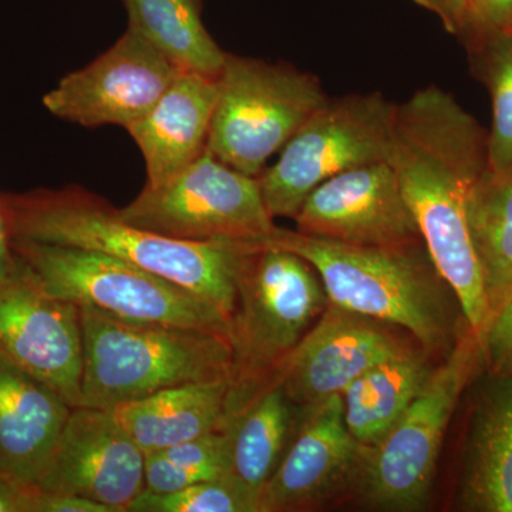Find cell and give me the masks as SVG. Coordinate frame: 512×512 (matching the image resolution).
<instances>
[{
    "instance_id": "6da1fadb",
    "label": "cell",
    "mask_w": 512,
    "mask_h": 512,
    "mask_svg": "<svg viewBox=\"0 0 512 512\" xmlns=\"http://www.w3.org/2000/svg\"><path fill=\"white\" fill-rule=\"evenodd\" d=\"M488 133L451 94L429 86L396 104L387 163L431 261L471 329L490 316L467 205L488 165Z\"/></svg>"
},
{
    "instance_id": "7a4b0ae2",
    "label": "cell",
    "mask_w": 512,
    "mask_h": 512,
    "mask_svg": "<svg viewBox=\"0 0 512 512\" xmlns=\"http://www.w3.org/2000/svg\"><path fill=\"white\" fill-rule=\"evenodd\" d=\"M12 238L101 252L183 286L231 323L251 242L187 241L136 227L80 187L0 195Z\"/></svg>"
},
{
    "instance_id": "3957f363",
    "label": "cell",
    "mask_w": 512,
    "mask_h": 512,
    "mask_svg": "<svg viewBox=\"0 0 512 512\" xmlns=\"http://www.w3.org/2000/svg\"><path fill=\"white\" fill-rule=\"evenodd\" d=\"M255 244L286 249L305 259L319 275L332 305L400 326L426 349L453 343V315L444 291L448 285L423 241L367 247L278 228Z\"/></svg>"
},
{
    "instance_id": "277c9868",
    "label": "cell",
    "mask_w": 512,
    "mask_h": 512,
    "mask_svg": "<svg viewBox=\"0 0 512 512\" xmlns=\"http://www.w3.org/2000/svg\"><path fill=\"white\" fill-rule=\"evenodd\" d=\"M83 373L77 407L110 409L183 384L229 379L231 342L204 330L148 325L80 308Z\"/></svg>"
},
{
    "instance_id": "5b68a950",
    "label": "cell",
    "mask_w": 512,
    "mask_h": 512,
    "mask_svg": "<svg viewBox=\"0 0 512 512\" xmlns=\"http://www.w3.org/2000/svg\"><path fill=\"white\" fill-rule=\"evenodd\" d=\"M315 269L286 249L252 242L237 275L228 417L255 396L325 311Z\"/></svg>"
},
{
    "instance_id": "8992f818",
    "label": "cell",
    "mask_w": 512,
    "mask_h": 512,
    "mask_svg": "<svg viewBox=\"0 0 512 512\" xmlns=\"http://www.w3.org/2000/svg\"><path fill=\"white\" fill-rule=\"evenodd\" d=\"M23 271L43 291L79 308L134 323L197 329L231 338V323L183 286L90 249L12 238ZM231 342V340H229Z\"/></svg>"
},
{
    "instance_id": "52a82bcc",
    "label": "cell",
    "mask_w": 512,
    "mask_h": 512,
    "mask_svg": "<svg viewBox=\"0 0 512 512\" xmlns=\"http://www.w3.org/2000/svg\"><path fill=\"white\" fill-rule=\"evenodd\" d=\"M217 84L207 151L256 178L329 100L311 73L229 53Z\"/></svg>"
},
{
    "instance_id": "ba28073f",
    "label": "cell",
    "mask_w": 512,
    "mask_h": 512,
    "mask_svg": "<svg viewBox=\"0 0 512 512\" xmlns=\"http://www.w3.org/2000/svg\"><path fill=\"white\" fill-rule=\"evenodd\" d=\"M481 362L480 342L467 329L393 429L365 448L359 477L373 507L416 511L426 504L448 424Z\"/></svg>"
},
{
    "instance_id": "9c48e42d",
    "label": "cell",
    "mask_w": 512,
    "mask_h": 512,
    "mask_svg": "<svg viewBox=\"0 0 512 512\" xmlns=\"http://www.w3.org/2000/svg\"><path fill=\"white\" fill-rule=\"evenodd\" d=\"M396 104L382 93L329 99L259 175L266 210L295 218L309 194L336 175L387 161Z\"/></svg>"
},
{
    "instance_id": "30bf717a",
    "label": "cell",
    "mask_w": 512,
    "mask_h": 512,
    "mask_svg": "<svg viewBox=\"0 0 512 512\" xmlns=\"http://www.w3.org/2000/svg\"><path fill=\"white\" fill-rule=\"evenodd\" d=\"M124 221L187 241L259 242L279 227L251 177L205 151L185 170L143 191L124 208Z\"/></svg>"
},
{
    "instance_id": "8fae6325",
    "label": "cell",
    "mask_w": 512,
    "mask_h": 512,
    "mask_svg": "<svg viewBox=\"0 0 512 512\" xmlns=\"http://www.w3.org/2000/svg\"><path fill=\"white\" fill-rule=\"evenodd\" d=\"M181 73L127 29L104 55L60 80L43 104L53 116L79 126L128 128L153 109Z\"/></svg>"
},
{
    "instance_id": "7c38bea8",
    "label": "cell",
    "mask_w": 512,
    "mask_h": 512,
    "mask_svg": "<svg viewBox=\"0 0 512 512\" xmlns=\"http://www.w3.org/2000/svg\"><path fill=\"white\" fill-rule=\"evenodd\" d=\"M0 357L77 407L82 386L79 306L49 295L19 265L0 281Z\"/></svg>"
},
{
    "instance_id": "4fadbf2b",
    "label": "cell",
    "mask_w": 512,
    "mask_h": 512,
    "mask_svg": "<svg viewBox=\"0 0 512 512\" xmlns=\"http://www.w3.org/2000/svg\"><path fill=\"white\" fill-rule=\"evenodd\" d=\"M296 231L309 237L367 247L423 241L392 165H362L330 178L303 201Z\"/></svg>"
},
{
    "instance_id": "5bb4252c",
    "label": "cell",
    "mask_w": 512,
    "mask_h": 512,
    "mask_svg": "<svg viewBox=\"0 0 512 512\" xmlns=\"http://www.w3.org/2000/svg\"><path fill=\"white\" fill-rule=\"evenodd\" d=\"M406 349L386 323L328 303L269 380L299 409H309L342 396L357 377Z\"/></svg>"
},
{
    "instance_id": "9a60e30c",
    "label": "cell",
    "mask_w": 512,
    "mask_h": 512,
    "mask_svg": "<svg viewBox=\"0 0 512 512\" xmlns=\"http://www.w3.org/2000/svg\"><path fill=\"white\" fill-rule=\"evenodd\" d=\"M144 458L109 410L73 407L37 490L79 495L127 512L146 488Z\"/></svg>"
},
{
    "instance_id": "2e32d148",
    "label": "cell",
    "mask_w": 512,
    "mask_h": 512,
    "mask_svg": "<svg viewBox=\"0 0 512 512\" xmlns=\"http://www.w3.org/2000/svg\"><path fill=\"white\" fill-rule=\"evenodd\" d=\"M303 412L298 433L259 494V512L311 507L359 473L365 447L346 426L342 396L329 397Z\"/></svg>"
},
{
    "instance_id": "e0dca14e",
    "label": "cell",
    "mask_w": 512,
    "mask_h": 512,
    "mask_svg": "<svg viewBox=\"0 0 512 512\" xmlns=\"http://www.w3.org/2000/svg\"><path fill=\"white\" fill-rule=\"evenodd\" d=\"M72 410L52 387L0 357V473L37 488Z\"/></svg>"
},
{
    "instance_id": "ac0fdd59",
    "label": "cell",
    "mask_w": 512,
    "mask_h": 512,
    "mask_svg": "<svg viewBox=\"0 0 512 512\" xmlns=\"http://www.w3.org/2000/svg\"><path fill=\"white\" fill-rule=\"evenodd\" d=\"M217 80L181 73L143 119L127 128L146 161L148 187L171 180L207 151Z\"/></svg>"
},
{
    "instance_id": "d6986e66",
    "label": "cell",
    "mask_w": 512,
    "mask_h": 512,
    "mask_svg": "<svg viewBox=\"0 0 512 512\" xmlns=\"http://www.w3.org/2000/svg\"><path fill=\"white\" fill-rule=\"evenodd\" d=\"M229 393V379L190 383L106 410L147 456L212 431L227 430Z\"/></svg>"
},
{
    "instance_id": "ffe728a7",
    "label": "cell",
    "mask_w": 512,
    "mask_h": 512,
    "mask_svg": "<svg viewBox=\"0 0 512 512\" xmlns=\"http://www.w3.org/2000/svg\"><path fill=\"white\" fill-rule=\"evenodd\" d=\"M461 501L470 511L512 512V379L493 376L468 434Z\"/></svg>"
},
{
    "instance_id": "44dd1931",
    "label": "cell",
    "mask_w": 512,
    "mask_h": 512,
    "mask_svg": "<svg viewBox=\"0 0 512 512\" xmlns=\"http://www.w3.org/2000/svg\"><path fill=\"white\" fill-rule=\"evenodd\" d=\"M433 373L412 349L373 366L342 393L350 434L365 448L376 446L406 413Z\"/></svg>"
},
{
    "instance_id": "7402d4cb",
    "label": "cell",
    "mask_w": 512,
    "mask_h": 512,
    "mask_svg": "<svg viewBox=\"0 0 512 512\" xmlns=\"http://www.w3.org/2000/svg\"><path fill=\"white\" fill-rule=\"evenodd\" d=\"M296 409L281 384L269 380L228 423L229 476L258 498L288 448Z\"/></svg>"
},
{
    "instance_id": "603a6c76",
    "label": "cell",
    "mask_w": 512,
    "mask_h": 512,
    "mask_svg": "<svg viewBox=\"0 0 512 512\" xmlns=\"http://www.w3.org/2000/svg\"><path fill=\"white\" fill-rule=\"evenodd\" d=\"M128 29L183 73L218 79L227 53L202 22L201 0H123Z\"/></svg>"
},
{
    "instance_id": "cb8c5ba5",
    "label": "cell",
    "mask_w": 512,
    "mask_h": 512,
    "mask_svg": "<svg viewBox=\"0 0 512 512\" xmlns=\"http://www.w3.org/2000/svg\"><path fill=\"white\" fill-rule=\"evenodd\" d=\"M467 214L491 318L512 291V170L487 165L471 188Z\"/></svg>"
},
{
    "instance_id": "d4e9b609",
    "label": "cell",
    "mask_w": 512,
    "mask_h": 512,
    "mask_svg": "<svg viewBox=\"0 0 512 512\" xmlns=\"http://www.w3.org/2000/svg\"><path fill=\"white\" fill-rule=\"evenodd\" d=\"M493 103L487 138L488 168L512 170V32H487L464 40Z\"/></svg>"
},
{
    "instance_id": "484cf974",
    "label": "cell",
    "mask_w": 512,
    "mask_h": 512,
    "mask_svg": "<svg viewBox=\"0 0 512 512\" xmlns=\"http://www.w3.org/2000/svg\"><path fill=\"white\" fill-rule=\"evenodd\" d=\"M127 512H259V498L235 478L227 476L170 494L144 490Z\"/></svg>"
},
{
    "instance_id": "4316f807",
    "label": "cell",
    "mask_w": 512,
    "mask_h": 512,
    "mask_svg": "<svg viewBox=\"0 0 512 512\" xmlns=\"http://www.w3.org/2000/svg\"><path fill=\"white\" fill-rule=\"evenodd\" d=\"M478 342L491 375L512 379V291L488 319Z\"/></svg>"
},
{
    "instance_id": "83f0119b",
    "label": "cell",
    "mask_w": 512,
    "mask_h": 512,
    "mask_svg": "<svg viewBox=\"0 0 512 512\" xmlns=\"http://www.w3.org/2000/svg\"><path fill=\"white\" fill-rule=\"evenodd\" d=\"M227 477V476H225ZM222 478L207 468L175 463L163 453L147 454L144 458V490L154 494H170L202 481Z\"/></svg>"
},
{
    "instance_id": "f1b7e54d",
    "label": "cell",
    "mask_w": 512,
    "mask_h": 512,
    "mask_svg": "<svg viewBox=\"0 0 512 512\" xmlns=\"http://www.w3.org/2000/svg\"><path fill=\"white\" fill-rule=\"evenodd\" d=\"M497 30L512 32V0H471L466 29L460 39Z\"/></svg>"
},
{
    "instance_id": "f546056e",
    "label": "cell",
    "mask_w": 512,
    "mask_h": 512,
    "mask_svg": "<svg viewBox=\"0 0 512 512\" xmlns=\"http://www.w3.org/2000/svg\"><path fill=\"white\" fill-rule=\"evenodd\" d=\"M29 512H113L106 505L79 495L32 491Z\"/></svg>"
},
{
    "instance_id": "4dcf8cb0",
    "label": "cell",
    "mask_w": 512,
    "mask_h": 512,
    "mask_svg": "<svg viewBox=\"0 0 512 512\" xmlns=\"http://www.w3.org/2000/svg\"><path fill=\"white\" fill-rule=\"evenodd\" d=\"M440 19L441 25L451 35L460 37L466 29L471 0H413Z\"/></svg>"
},
{
    "instance_id": "1f68e13d",
    "label": "cell",
    "mask_w": 512,
    "mask_h": 512,
    "mask_svg": "<svg viewBox=\"0 0 512 512\" xmlns=\"http://www.w3.org/2000/svg\"><path fill=\"white\" fill-rule=\"evenodd\" d=\"M35 488H25L0 473V512H29Z\"/></svg>"
},
{
    "instance_id": "d6a6232c",
    "label": "cell",
    "mask_w": 512,
    "mask_h": 512,
    "mask_svg": "<svg viewBox=\"0 0 512 512\" xmlns=\"http://www.w3.org/2000/svg\"><path fill=\"white\" fill-rule=\"evenodd\" d=\"M16 268V256L12 248V235H10L8 221L0 202V281L8 278Z\"/></svg>"
}]
</instances>
